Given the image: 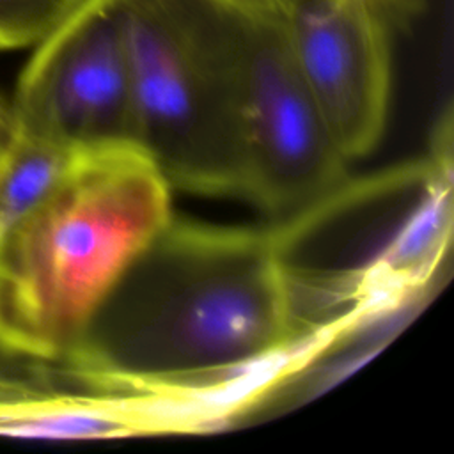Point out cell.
I'll return each instance as SVG.
<instances>
[{"label": "cell", "mask_w": 454, "mask_h": 454, "mask_svg": "<svg viewBox=\"0 0 454 454\" xmlns=\"http://www.w3.org/2000/svg\"><path fill=\"white\" fill-rule=\"evenodd\" d=\"M245 199L286 218L346 177L349 165L293 57L284 21L248 20L239 71Z\"/></svg>", "instance_id": "obj_6"}, {"label": "cell", "mask_w": 454, "mask_h": 454, "mask_svg": "<svg viewBox=\"0 0 454 454\" xmlns=\"http://www.w3.org/2000/svg\"><path fill=\"white\" fill-rule=\"evenodd\" d=\"M296 66L349 161L385 129L392 90V27L355 0H293L284 21Z\"/></svg>", "instance_id": "obj_7"}, {"label": "cell", "mask_w": 454, "mask_h": 454, "mask_svg": "<svg viewBox=\"0 0 454 454\" xmlns=\"http://www.w3.org/2000/svg\"><path fill=\"white\" fill-rule=\"evenodd\" d=\"M450 151L356 181L280 218L271 238L298 353L415 298L450 241Z\"/></svg>", "instance_id": "obj_2"}, {"label": "cell", "mask_w": 454, "mask_h": 454, "mask_svg": "<svg viewBox=\"0 0 454 454\" xmlns=\"http://www.w3.org/2000/svg\"><path fill=\"white\" fill-rule=\"evenodd\" d=\"M137 145L172 188L245 199L239 71L248 20L213 0H115Z\"/></svg>", "instance_id": "obj_4"}, {"label": "cell", "mask_w": 454, "mask_h": 454, "mask_svg": "<svg viewBox=\"0 0 454 454\" xmlns=\"http://www.w3.org/2000/svg\"><path fill=\"white\" fill-rule=\"evenodd\" d=\"M238 14H243L252 20L266 21H286L293 0H213Z\"/></svg>", "instance_id": "obj_10"}, {"label": "cell", "mask_w": 454, "mask_h": 454, "mask_svg": "<svg viewBox=\"0 0 454 454\" xmlns=\"http://www.w3.org/2000/svg\"><path fill=\"white\" fill-rule=\"evenodd\" d=\"M294 355L271 231L172 216L67 356L103 390L179 424L199 401L271 374Z\"/></svg>", "instance_id": "obj_1"}, {"label": "cell", "mask_w": 454, "mask_h": 454, "mask_svg": "<svg viewBox=\"0 0 454 454\" xmlns=\"http://www.w3.org/2000/svg\"><path fill=\"white\" fill-rule=\"evenodd\" d=\"M170 192L138 147L82 153L0 232V355H71L122 271L170 222Z\"/></svg>", "instance_id": "obj_3"}, {"label": "cell", "mask_w": 454, "mask_h": 454, "mask_svg": "<svg viewBox=\"0 0 454 454\" xmlns=\"http://www.w3.org/2000/svg\"><path fill=\"white\" fill-rule=\"evenodd\" d=\"M14 126H12V115H11V105L9 101L0 94V160L12 138Z\"/></svg>", "instance_id": "obj_12"}, {"label": "cell", "mask_w": 454, "mask_h": 454, "mask_svg": "<svg viewBox=\"0 0 454 454\" xmlns=\"http://www.w3.org/2000/svg\"><path fill=\"white\" fill-rule=\"evenodd\" d=\"M80 154L14 131L0 160V232L39 204Z\"/></svg>", "instance_id": "obj_8"}, {"label": "cell", "mask_w": 454, "mask_h": 454, "mask_svg": "<svg viewBox=\"0 0 454 454\" xmlns=\"http://www.w3.org/2000/svg\"><path fill=\"white\" fill-rule=\"evenodd\" d=\"M32 48L9 101L14 131L73 153L138 147L115 0H80Z\"/></svg>", "instance_id": "obj_5"}, {"label": "cell", "mask_w": 454, "mask_h": 454, "mask_svg": "<svg viewBox=\"0 0 454 454\" xmlns=\"http://www.w3.org/2000/svg\"><path fill=\"white\" fill-rule=\"evenodd\" d=\"M378 12L395 32L406 27L422 9V0H355Z\"/></svg>", "instance_id": "obj_11"}, {"label": "cell", "mask_w": 454, "mask_h": 454, "mask_svg": "<svg viewBox=\"0 0 454 454\" xmlns=\"http://www.w3.org/2000/svg\"><path fill=\"white\" fill-rule=\"evenodd\" d=\"M80 0H0V51L30 48Z\"/></svg>", "instance_id": "obj_9"}]
</instances>
